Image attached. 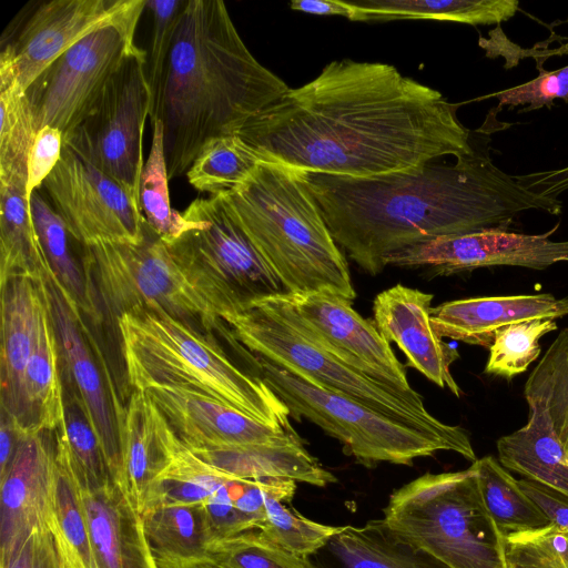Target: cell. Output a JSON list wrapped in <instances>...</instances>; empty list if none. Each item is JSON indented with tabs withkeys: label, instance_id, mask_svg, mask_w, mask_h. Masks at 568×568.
<instances>
[{
	"label": "cell",
	"instance_id": "54",
	"mask_svg": "<svg viewBox=\"0 0 568 568\" xmlns=\"http://www.w3.org/2000/svg\"><path fill=\"white\" fill-rule=\"evenodd\" d=\"M68 568H72L70 565H68Z\"/></svg>",
	"mask_w": 568,
	"mask_h": 568
},
{
	"label": "cell",
	"instance_id": "48",
	"mask_svg": "<svg viewBox=\"0 0 568 568\" xmlns=\"http://www.w3.org/2000/svg\"><path fill=\"white\" fill-rule=\"evenodd\" d=\"M65 555L51 529L33 531L1 568H68Z\"/></svg>",
	"mask_w": 568,
	"mask_h": 568
},
{
	"label": "cell",
	"instance_id": "23",
	"mask_svg": "<svg viewBox=\"0 0 568 568\" xmlns=\"http://www.w3.org/2000/svg\"><path fill=\"white\" fill-rule=\"evenodd\" d=\"M118 424L123 489L141 514L150 486L173 460L180 439L144 390H132Z\"/></svg>",
	"mask_w": 568,
	"mask_h": 568
},
{
	"label": "cell",
	"instance_id": "32",
	"mask_svg": "<svg viewBox=\"0 0 568 568\" xmlns=\"http://www.w3.org/2000/svg\"><path fill=\"white\" fill-rule=\"evenodd\" d=\"M50 273L26 189L0 186V282L18 275L42 282Z\"/></svg>",
	"mask_w": 568,
	"mask_h": 568
},
{
	"label": "cell",
	"instance_id": "2",
	"mask_svg": "<svg viewBox=\"0 0 568 568\" xmlns=\"http://www.w3.org/2000/svg\"><path fill=\"white\" fill-rule=\"evenodd\" d=\"M337 245L369 275L404 248L446 235L508 230L529 210L559 215L562 202L535 193L474 145L454 163L351 178L301 171Z\"/></svg>",
	"mask_w": 568,
	"mask_h": 568
},
{
	"label": "cell",
	"instance_id": "27",
	"mask_svg": "<svg viewBox=\"0 0 568 568\" xmlns=\"http://www.w3.org/2000/svg\"><path fill=\"white\" fill-rule=\"evenodd\" d=\"M316 554L327 559L318 568H448L397 537L383 519L342 526Z\"/></svg>",
	"mask_w": 568,
	"mask_h": 568
},
{
	"label": "cell",
	"instance_id": "15",
	"mask_svg": "<svg viewBox=\"0 0 568 568\" xmlns=\"http://www.w3.org/2000/svg\"><path fill=\"white\" fill-rule=\"evenodd\" d=\"M271 298L338 359L390 387L414 389L389 343L373 321L352 307V301L325 291Z\"/></svg>",
	"mask_w": 568,
	"mask_h": 568
},
{
	"label": "cell",
	"instance_id": "30",
	"mask_svg": "<svg viewBox=\"0 0 568 568\" xmlns=\"http://www.w3.org/2000/svg\"><path fill=\"white\" fill-rule=\"evenodd\" d=\"M0 186L26 189L28 160L38 129L8 44L1 45L0 52Z\"/></svg>",
	"mask_w": 568,
	"mask_h": 568
},
{
	"label": "cell",
	"instance_id": "4",
	"mask_svg": "<svg viewBox=\"0 0 568 568\" xmlns=\"http://www.w3.org/2000/svg\"><path fill=\"white\" fill-rule=\"evenodd\" d=\"M217 196L287 293L356 297L346 257L301 171L264 160Z\"/></svg>",
	"mask_w": 568,
	"mask_h": 568
},
{
	"label": "cell",
	"instance_id": "26",
	"mask_svg": "<svg viewBox=\"0 0 568 568\" xmlns=\"http://www.w3.org/2000/svg\"><path fill=\"white\" fill-rule=\"evenodd\" d=\"M22 405L20 434L55 432L64 424L60 353L47 298L23 375Z\"/></svg>",
	"mask_w": 568,
	"mask_h": 568
},
{
	"label": "cell",
	"instance_id": "24",
	"mask_svg": "<svg viewBox=\"0 0 568 568\" xmlns=\"http://www.w3.org/2000/svg\"><path fill=\"white\" fill-rule=\"evenodd\" d=\"M92 552L98 568H158L148 547L141 514L118 485L81 490Z\"/></svg>",
	"mask_w": 568,
	"mask_h": 568
},
{
	"label": "cell",
	"instance_id": "14",
	"mask_svg": "<svg viewBox=\"0 0 568 568\" xmlns=\"http://www.w3.org/2000/svg\"><path fill=\"white\" fill-rule=\"evenodd\" d=\"M44 291L59 346L62 383L80 398L101 439L113 481L123 489V458L116 415L123 404L80 308L52 271L44 280Z\"/></svg>",
	"mask_w": 568,
	"mask_h": 568
},
{
	"label": "cell",
	"instance_id": "17",
	"mask_svg": "<svg viewBox=\"0 0 568 568\" xmlns=\"http://www.w3.org/2000/svg\"><path fill=\"white\" fill-rule=\"evenodd\" d=\"M53 432L20 434L1 479V567L36 530L53 527L55 436Z\"/></svg>",
	"mask_w": 568,
	"mask_h": 568
},
{
	"label": "cell",
	"instance_id": "1",
	"mask_svg": "<svg viewBox=\"0 0 568 568\" xmlns=\"http://www.w3.org/2000/svg\"><path fill=\"white\" fill-rule=\"evenodd\" d=\"M265 161L351 178L408 172L474 150L457 105L382 62L334 60L243 131Z\"/></svg>",
	"mask_w": 568,
	"mask_h": 568
},
{
	"label": "cell",
	"instance_id": "39",
	"mask_svg": "<svg viewBox=\"0 0 568 568\" xmlns=\"http://www.w3.org/2000/svg\"><path fill=\"white\" fill-rule=\"evenodd\" d=\"M264 161L239 135L210 139L186 172L190 184L200 192L217 195L242 184Z\"/></svg>",
	"mask_w": 568,
	"mask_h": 568
},
{
	"label": "cell",
	"instance_id": "36",
	"mask_svg": "<svg viewBox=\"0 0 568 568\" xmlns=\"http://www.w3.org/2000/svg\"><path fill=\"white\" fill-rule=\"evenodd\" d=\"M152 124L151 148L141 175L140 209L151 231L165 245H171L184 233L200 227L202 222L186 220L182 213L172 209L163 143V124L160 120H155Z\"/></svg>",
	"mask_w": 568,
	"mask_h": 568
},
{
	"label": "cell",
	"instance_id": "7",
	"mask_svg": "<svg viewBox=\"0 0 568 568\" xmlns=\"http://www.w3.org/2000/svg\"><path fill=\"white\" fill-rule=\"evenodd\" d=\"M469 468L426 473L394 490L384 523L448 568H508L506 536L486 510Z\"/></svg>",
	"mask_w": 568,
	"mask_h": 568
},
{
	"label": "cell",
	"instance_id": "53",
	"mask_svg": "<svg viewBox=\"0 0 568 568\" xmlns=\"http://www.w3.org/2000/svg\"><path fill=\"white\" fill-rule=\"evenodd\" d=\"M19 435L8 418L1 414L0 426V475L3 474L10 464L19 440Z\"/></svg>",
	"mask_w": 568,
	"mask_h": 568
},
{
	"label": "cell",
	"instance_id": "49",
	"mask_svg": "<svg viewBox=\"0 0 568 568\" xmlns=\"http://www.w3.org/2000/svg\"><path fill=\"white\" fill-rule=\"evenodd\" d=\"M63 133L53 126H44L38 131L28 160L27 197L41 189L45 179L57 166L63 150Z\"/></svg>",
	"mask_w": 568,
	"mask_h": 568
},
{
	"label": "cell",
	"instance_id": "52",
	"mask_svg": "<svg viewBox=\"0 0 568 568\" xmlns=\"http://www.w3.org/2000/svg\"><path fill=\"white\" fill-rule=\"evenodd\" d=\"M528 190L540 195L558 197L568 191V166L547 171H536L515 176Z\"/></svg>",
	"mask_w": 568,
	"mask_h": 568
},
{
	"label": "cell",
	"instance_id": "21",
	"mask_svg": "<svg viewBox=\"0 0 568 568\" xmlns=\"http://www.w3.org/2000/svg\"><path fill=\"white\" fill-rule=\"evenodd\" d=\"M568 316V297L549 293L479 296L432 308L430 322L442 338L489 348L496 332L511 323Z\"/></svg>",
	"mask_w": 568,
	"mask_h": 568
},
{
	"label": "cell",
	"instance_id": "42",
	"mask_svg": "<svg viewBox=\"0 0 568 568\" xmlns=\"http://www.w3.org/2000/svg\"><path fill=\"white\" fill-rule=\"evenodd\" d=\"M193 567L318 568L310 558L301 557L284 549L265 538L258 530H250L212 541L206 559Z\"/></svg>",
	"mask_w": 568,
	"mask_h": 568
},
{
	"label": "cell",
	"instance_id": "6",
	"mask_svg": "<svg viewBox=\"0 0 568 568\" xmlns=\"http://www.w3.org/2000/svg\"><path fill=\"white\" fill-rule=\"evenodd\" d=\"M220 318L227 326L225 337L233 341L241 353L247 351L314 386L354 398L413 428L445 439L454 444L465 459L477 460L466 429L434 417L418 392L385 385L338 359L272 298L225 313Z\"/></svg>",
	"mask_w": 568,
	"mask_h": 568
},
{
	"label": "cell",
	"instance_id": "12",
	"mask_svg": "<svg viewBox=\"0 0 568 568\" xmlns=\"http://www.w3.org/2000/svg\"><path fill=\"white\" fill-rule=\"evenodd\" d=\"M148 53L138 48L105 85L88 116L63 143L119 182L139 202L143 133L151 112Z\"/></svg>",
	"mask_w": 568,
	"mask_h": 568
},
{
	"label": "cell",
	"instance_id": "50",
	"mask_svg": "<svg viewBox=\"0 0 568 568\" xmlns=\"http://www.w3.org/2000/svg\"><path fill=\"white\" fill-rule=\"evenodd\" d=\"M519 484L550 523L568 532V497L532 480L523 478Z\"/></svg>",
	"mask_w": 568,
	"mask_h": 568
},
{
	"label": "cell",
	"instance_id": "45",
	"mask_svg": "<svg viewBox=\"0 0 568 568\" xmlns=\"http://www.w3.org/2000/svg\"><path fill=\"white\" fill-rule=\"evenodd\" d=\"M186 0H146L153 18L152 41L146 64L151 111L159 98L176 26ZM151 114V112H150Z\"/></svg>",
	"mask_w": 568,
	"mask_h": 568
},
{
	"label": "cell",
	"instance_id": "41",
	"mask_svg": "<svg viewBox=\"0 0 568 568\" xmlns=\"http://www.w3.org/2000/svg\"><path fill=\"white\" fill-rule=\"evenodd\" d=\"M295 491H280L270 495L265 503V519L257 529L265 538L284 549L307 557L321 550L336 535L342 526L313 521L286 504Z\"/></svg>",
	"mask_w": 568,
	"mask_h": 568
},
{
	"label": "cell",
	"instance_id": "34",
	"mask_svg": "<svg viewBox=\"0 0 568 568\" xmlns=\"http://www.w3.org/2000/svg\"><path fill=\"white\" fill-rule=\"evenodd\" d=\"M471 465L481 501L504 536L551 524L519 480L494 456L477 458Z\"/></svg>",
	"mask_w": 568,
	"mask_h": 568
},
{
	"label": "cell",
	"instance_id": "29",
	"mask_svg": "<svg viewBox=\"0 0 568 568\" xmlns=\"http://www.w3.org/2000/svg\"><path fill=\"white\" fill-rule=\"evenodd\" d=\"M141 518L158 568H191L206 559L212 537L203 504L155 507Z\"/></svg>",
	"mask_w": 568,
	"mask_h": 568
},
{
	"label": "cell",
	"instance_id": "3",
	"mask_svg": "<svg viewBox=\"0 0 568 568\" xmlns=\"http://www.w3.org/2000/svg\"><path fill=\"white\" fill-rule=\"evenodd\" d=\"M290 88L251 53L221 0H186L150 118L163 124L169 179L212 138L241 136Z\"/></svg>",
	"mask_w": 568,
	"mask_h": 568
},
{
	"label": "cell",
	"instance_id": "8",
	"mask_svg": "<svg viewBox=\"0 0 568 568\" xmlns=\"http://www.w3.org/2000/svg\"><path fill=\"white\" fill-rule=\"evenodd\" d=\"M82 264L102 323L134 308L163 311L217 341L222 320L189 282L168 246L146 224L140 244L81 246Z\"/></svg>",
	"mask_w": 568,
	"mask_h": 568
},
{
	"label": "cell",
	"instance_id": "25",
	"mask_svg": "<svg viewBox=\"0 0 568 568\" xmlns=\"http://www.w3.org/2000/svg\"><path fill=\"white\" fill-rule=\"evenodd\" d=\"M215 469L240 479L278 478L325 487L336 481L305 448L304 443L191 449Z\"/></svg>",
	"mask_w": 568,
	"mask_h": 568
},
{
	"label": "cell",
	"instance_id": "18",
	"mask_svg": "<svg viewBox=\"0 0 568 568\" xmlns=\"http://www.w3.org/2000/svg\"><path fill=\"white\" fill-rule=\"evenodd\" d=\"M178 438L191 449L304 443L294 428H276L203 394L156 386L144 390Z\"/></svg>",
	"mask_w": 568,
	"mask_h": 568
},
{
	"label": "cell",
	"instance_id": "38",
	"mask_svg": "<svg viewBox=\"0 0 568 568\" xmlns=\"http://www.w3.org/2000/svg\"><path fill=\"white\" fill-rule=\"evenodd\" d=\"M63 400L64 424L58 430L80 489L94 493L115 485L101 439L80 398L65 384Z\"/></svg>",
	"mask_w": 568,
	"mask_h": 568
},
{
	"label": "cell",
	"instance_id": "28",
	"mask_svg": "<svg viewBox=\"0 0 568 568\" xmlns=\"http://www.w3.org/2000/svg\"><path fill=\"white\" fill-rule=\"evenodd\" d=\"M527 423L497 440L499 463L524 479L568 497V450L555 434L547 414L528 406Z\"/></svg>",
	"mask_w": 568,
	"mask_h": 568
},
{
	"label": "cell",
	"instance_id": "13",
	"mask_svg": "<svg viewBox=\"0 0 568 568\" xmlns=\"http://www.w3.org/2000/svg\"><path fill=\"white\" fill-rule=\"evenodd\" d=\"M41 189L80 246L140 244L145 239L140 202L67 145Z\"/></svg>",
	"mask_w": 568,
	"mask_h": 568
},
{
	"label": "cell",
	"instance_id": "16",
	"mask_svg": "<svg viewBox=\"0 0 568 568\" xmlns=\"http://www.w3.org/2000/svg\"><path fill=\"white\" fill-rule=\"evenodd\" d=\"M557 227L544 234L484 230L439 236L389 255L385 264L426 267L434 275L445 276L491 266L542 271L557 263H568V240L550 239Z\"/></svg>",
	"mask_w": 568,
	"mask_h": 568
},
{
	"label": "cell",
	"instance_id": "55",
	"mask_svg": "<svg viewBox=\"0 0 568 568\" xmlns=\"http://www.w3.org/2000/svg\"><path fill=\"white\" fill-rule=\"evenodd\" d=\"M192 568H195V567H192Z\"/></svg>",
	"mask_w": 568,
	"mask_h": 568
},
{
	"label": "cell",
	"instance_id": "19",
	"mask_svg": "<svg viewBox=\"0 0 568 568\" xmlns=\"http://www.w3.org/2000/svg\"><path fill=\"white\" fill-rule=\"evenodd\" d=\"M136 0H52L40 3L10 45L20 85L27 89L60 55L97 28L128 12Z\"/></svg>",
	"mask_w": 568,
	"mask_h": 568
},
{
	"label": "cell",
	"instance_id": "33",
	"mask_svg": "<svg viewBox=\"0 0 568 568\" xmlns=\"http://www.w3.org/2000/svg\"><path fill=\"white\" fill-rule=\"evenodd\" d=\"M372 20H438L498 24L518 11L517 0H353Z\"/></svg>",
	"mask_w": 568,
	"mask_h": 568
},
{
	"label": "cell",
	"instance_id": "37",
	"mask_svg": "<svg viewBox=\"0 0 568 568\" xmlns=\"http://www.w3.org/2000/svg\"><path fill=\"white\" fill-rule=\"evenodd\" d=\"M231 478L234 477L200 459L180 440L173 460L150 486L142 513L162 506L204 504Z\"/></svg>",
	"mask_w": 568,
	"mask_h": 568
},
{
	"label": "cell",
	"instance_id": "46",
	"mask_svg": "<svg viewBox=\"0 0 568 568\" xmlns=\"http://www.w3.org/2000/svg\"><path fill=\"white\" fill-rule=\"evenodd\" d=\"M483 99H497L499 106L527 105L519 112L550 108L556 99L568 102V65L555 71L541 70L538 77L528 82L487 94L478 100Z\"/></svg>",
	"mask_w": 568,
	"mask_h": 568
},
{
	"label": "cell",
	"instance_id": "35",
	"mask_svg": "<svg viewBox=\"0 0 568 568\" xmlns=\"http://www.w3.org/2000/svg\"><path fill=\"white\" fill-rule=\"evenodd\" d=\"M55 436V470L53 487V527L72 568H98L91 548L81 491L73 473L63 438Z\"/></svg>",
	"mask_w": 568,
	"mask_h": 568
},
{
	"label": "cell",
	"instance_id": "9",
	"mask_svg": "<svg viewBox=\"0 0 568 568\" xmlns=\"http://www.w3.org/2000/svg\"><path fill=\"white\" fill-rule=\"evenodd\" d=\"M251 354V353H250ZM252 355V354H251ZM252 367L297 422L306 418L337 439L366 467L379 463L412 465L420 457L457 447L420 432L348 396L314 386L272 362L252 355Z\"/></svg>",
	"mask_w": 568,
	"mask_h": 568
},
{
	"label": "cell",
	"instance_id": "10",
	"mask_svg": "<svg viewBox=\"0 0 568 568\" xmlns=\"http://www.w3.org/2000/svg\"><path fill=\"white\" fill-rule=\"evenodd\" d=\"M182 214L202 225L166 246L219 317L288 294L217 195L192 201Z\"/></svg>",
	"mask_w": 568,
	"mask_h": 568
},
{
	"label": "cell",
	"instance_id": "44",
	"mask_svg": "<svg viewBox=\"0 0 568 568\" xmlns=\"http://www.w3.org/2000/svg\"><path fill=\"white\" fill-rule=\"evenodd\" d=\"M508 568H568V532L549 524L506 536Z\"/></svg>",
	"mask_w": 568,
	"mask_h": 568
},
{
	"label": "cell",
	"instance_id": "22",
	"mask_svg": "<svg viewBox=\"0 0 568 568\" xmlns=\"http://www.w3.org/2000/svg\"><path fill=\"white\" fill-rule=\"evenodd\" d=\"M44 281L11 276L1 285V414L20 433L23 417L22 382L31 356L41 311Z\"/></svg>",
	"mask_w": 568,
	"mask_h": 568
},
{
	"label": "cell",
	"instance_id": "20",
	"mask_svg": "<svg viewBox=\"0 0 568 568\" xmlns=\"http://www.w3.org/2000/svg\"><path fill=\"white\" fill-rule=\"evenodd\" d=\"M432 301L433 294L396 284L376 295L373 322L386 342L395 343L405 354L409 366L460 397L462 389L450 373L459 354L434 331Z\"/></svg>",
	"mask_w": 568,
	"mask_h": 568
},
{
	"label": "cell",
	"instance_id": "40",
	"mask_svg": "<svg viewBox=\"0 0 568 568\" xmlns=\"http://www.w3.org/2000/svg\"><path fill=\"white\" fill-rule=\"evenodd\" d=\"M528 406L541 408L568 450V327L564 328L530 373L524 388Z\"/></svg>",
	"mask_w": 568,
	"mask_h": 568
},
{
	"label": "cell",
	"instance_id": "51",
	"mask_svg": "<svg viewBox=\"0 0 568 568\" xmlns=\"http://www.w3.org/2000/svg\"><path fill=\"white\" fill-rule=\"evenodd\" d=\"M290 8L316 16H342L352 21H371L367 12L356 8L351 1L342 0H293Z\"/></svg>",
	"mask_w": 568,
	"mask_h": 568
},
{
	"label": "cell",
	"instance_id": "11",
	"mask_svg": "<svg viewBox=\"0 0 568 568\" xmlns=\"http://www.w3.org/2000/svg\"><path fill=\"white\" fill-rule=\"evenodd\" d=\"M146 0L88 33L27 89L38 131L49 125L70 134L92 111L105 85L139 47L134 36Z\"/></svg>",
	"mask_w": 568,
	"mask_h": 568
},
{
	"label": "cell",
	"instance_id": "47",
	"mask_svg": "<svg viewBox=\"0 0 568 568\" xmlns=\"http://www.w3.org/2000/svg\"><path fill=\"white\" fill-rule=\"evenodd\" d=\"M230 480L203 504L212 541L257 530L256 524L235 507L229 487Z\"/></svg>",
	"mask_w": 568,
	"mask_h": 568
},
{
	"label": "cell",
	"instance_id": "31",
	"mask_svg": "<svg viewBox=\"0 0 568 568\" xmlns=\"http://www.w3.org/2000/svg\"><path fill=\"white\" fill-rule=\"evenodd\" d=\"M33 224L45 260L65 293L75 302L82 315L95 324H102L94 303L91 286L71 242L74 241L63 219L51 205L42 190L34 191L29 200Z\"/></svg>",
	"mask_w": 568,
	"mask_h": 568
},
{
	"label": "cell",
	"instance_id": "5",
	"mask_svg": "<svg viewBox=\"0 0 568 568\" xmlns=\"http://www.w3.org/2000/svg\"><path fill=\"white\" fill-rule=\"evenodd\" d=\"M125 376L133 390L168 386L215 398L276 428H292L290 412L257 375L236 366L217 341L163 311L139 307L116 321Z\"/></svg>",
	"mask_w": 568,
	"mask_h": 568
},
{
	"label": "cell",
	"instance_id": "43",
	"mask_svg": "<svg viewBox=\"0 0 568 568\" xmlns=\"http://www.w3.org/2000/svg\"><path fill=\"white\" fill-rule=\"evenodd\" d=\"M557 328L556 321L550 318L521 321L499 328L488 348L484 373L511 379L526 372L541 353L539 339Z\"/></svg>",
	"mask_w": 568,
	"mask_h": 568
}]
</instances>
